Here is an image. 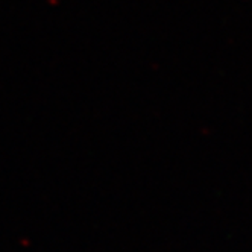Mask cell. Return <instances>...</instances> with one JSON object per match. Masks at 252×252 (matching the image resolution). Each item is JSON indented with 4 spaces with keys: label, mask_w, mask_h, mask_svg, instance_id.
I'll return each instance as SVG.
<instances>
[]
</instances>
